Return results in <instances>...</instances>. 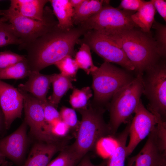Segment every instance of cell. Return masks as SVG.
Returning a JSON list of instances; mask_svg holds the SVG:
<instances>
[{
  "instance_id": "9a60e30c",
  "label": "cell",
  "mask_w": 166,
  "mask_h": 166,
  "mask_svg": "<svg viewBox=\"0 0 166 166\" xmlns=\"http://www.w3.org/2000/svg\"><path fill=\"white\" fill-rule=\"evenodd\" d=\"M64 147L59 140L49 142L37 140L22 166H46L54 155Z\"/></svg>"
},
{
  "instance_id": "7a4b0ae2",
  "label": "cell",
  "mask_w": 166,
  "mask_h": 166,
  "mask_svg": "<svg viewBox=\"0 0 166 166\" xmlns=\"http://www.w3.org/2000/svg\"><path fill=\"white\" fill-rule=\"evenodd\" d=\"M104 34L121 47L133 66L136 76L143 75L161 59L150 32L146 33L135 27Z\"/></svg>"
},
{
  "instance_id": "484cf974",
  "label": "cell",
  "mask_w": 166,
  "mask_h": 166,
  "mask_svg": "<svg viewBox=\"0 0 166 166\" xmlns=\"http://www.w3.org/2000/svg\"><path fill=\"white\" fill-rule=\"evenodd\" d=\"M22 44L11 25L3 17L0 18V47L12 44Z\"/></svg>"
},
{
  "instance_id": "4dcf8cb0",
  "label": "cell",
  "mask_w": 166,
  "mask_h": 166,
  "mask_svg": "<svg viewBox=\"0 0 166 166\" xmlns=\"http://www.w3.org/2000/svg\"><path fill=\"white\" fill-rule=\"evenodd\" d=\"M61 120L65 123L70 129H77L79 123L75 109L65 106L62 107L60 111Z\"/></svg>"
},
{
  "instance_id": "e575fe53",
  "label": "cell",
  "mask_w": 166,
  "mask_h": 166,
  "mask_svg": "<svg viewBox=\"0 0 166 166\" xmlns=\"http://www.w3.org/2000/svg\"><path fill=\"white\" fill-rule=\"evenodd\" d=\"M156 10L166 22V1L164 0H152Z\"/></svg>"
},
{
  "instance_id": "3957f363",
  "label": "cell",
  "mask_w": 166,
  "mask_h": 166,
  "mask_svg": "<svg viewBox=\"0 0 166 166\" xmlns=\"http://www.w3.org/2000/svg\"><path fill=\"white\" fill-rule=\"evenodd\" d=\"M78 111L81 119L76 139L69 147L79 161L95 147L100 139L112 135L108 124L104 119L105 109L102 106L89 105L87 109Z\"/></svg>"
},
{
  "instance_id": "1f68e13d",
  "label": "cell",
  "mask_w": 166,
  "mask_h": 166,
  "mask_svg": "<svg viewBox=\"0 0 166 166\" xmlns=\"http://www.w3.org/2000/svg\"><path fill=\"white\" fill-rule=\"evenodd\" d=\"M42 103L45 121L51 127L53 123L61 120L59 112L57 109V107L49 102L48 100Z\"/></svg>"
},
{
  "instance_id": "d590c367",
  "label": "cell",
  "mask_w": 166,
  "mask_h": 166,
  "mask_svg": "<svg viewBox=\"0 0 166 166\" xmlns=\"http://www.w3.org/2000/svg\"><path fill=\"white\" fill-rule=\"evenodd\" d=\"M106 161H104L99 164H93L90 158L88 156H84L81 159L79 164L76 166H105Z\"/></svg>"
},
{
  "instance_id": "d6986e66",
  "label": "cell",
  "mask_w": 166,
  "mask_h": 166,
  "mask_svg": "<svg viewBox=\"0 0 166 166\" xmlns=\"http://www.w3.org/2000/svg\"><path fill=\"white\" fill-rule=\"evenodd\" d=\"M110 1L84 0L78 8L74 9L73 22L79 26L98 13Z\"/></svg>"
},
{
  "instance_id": "44dd1931",
  "label": "cell",
  "mask_w": 166,
  "mask_h": 166,
  "mask_svg": "<svg viewBox=\"0 0 166 166\" xmlns=\"http://www.w3.org/2000/svg\"><path fill=\"white\" fill-rule=\"evenodd\" d=\"M156 10L152 1H146L139 11L131 15V18L136 27L149 33L155 21Z\"/></svg>"
},
{
  "instance_id": "4fadbf2b",
  "label": "cell",
  "mask_w": 166,
  "mask_h": 166,
  "mask_svg": "<svg viewBox=\"0 0 166 166\" xmlns=\"http://www.w3.org/2000/svg\"><path fill=\"white\" fill-rule=\"evenodd\" d=\"M27 126L24 120L14 132L0 139V153L18 166L23 161L28 146Z\"/></svg>"
},
{
  "instance_id": "6da1fadb",
  "label": "cell",
  "mask_w": 166,
  "mask_h": 166,
  "mask_svg": "<svg viewBox=\"0 0 166 166\" xmlns=\"http://www.w3.org/2000/svg\"><path fill=\"white\" fill-rule=\"evenodd\" d=\"M80 26L69 30L59 28L57 25L33 42L21 47L25 49L31 71L39 72L67 56L74 55V47L80 38L87 31Z\"/></svg>"
},
{
  "instance_id": "4316f807",
  "label": "cell",
  "mask_w": 166,
  "mask_h": 166,
  "mask_svg": "<svg viewBox=\"0 0 166 166\" xmlns=\"http://www.w3.org/2000/svg\"><path fill=\"white\" fill-rule=\"evenodd\" d=\"M79 161L69 146L64 147L58 155L46 166H76Z\"/></svg>"
},
{
  "instance_id": "e0dca14e",
  "label": "cell",
  "mask_w": 166,
  "mask_h": 166,
  "mask_svg": "<svg viewBox=\"0 0 166 166\" xmlns=\"http://www.w3.org/2000/svg\"><path fill=\"white\" fill-rule=\"evenodd\" d=\"M48 0H11L9 9L19 15L42 21L44 17L45 6Z\"/></svg>"
},
{
  "instance_id": "5b68a950",
  "label": "cell",
  "mask_w": 166,
  "mask_h": 166,
  "mask_svg": "<svg viewBox=\"0 0 166 166\" xmlns=\"http://www.w3.org/2000/svg\"><path fill=\"white\" fill-rule=\"evenodd\" d=\"M131 72L104 61L92 73L96 105L102 106L107 104L117 91L131 82L135 77Z\"/></svg>"
},
{
  "instance_id": "603a6c76",
  "label": "cell",
  "mask_w": 166,
  "mask_h": 166,
  "mask_svg": "<svg viewBox=\"0 0 166 166\" xmlns=\"http://www.w3.org/2000/svg\"><path fill=\"white\" fill-rule=\"evenodd\" d=\"M78 51L76 53L74 59L79 68L83 69L87 74H91L98 67L93 64L91 49L87 44H80Z\"/></svg>"
},
{
  "instance_id": "83f0119b",
  "label": "cell",
  "mask_w": 166,
  "mask_h": 166,
  "mask_svg": "<svg viewBox=\"0 0 166 166\" xmlns=\"http://www.w3.org/2000/svg\"><path fill=\"white\" fill-rule=\"evenodd\" d=\"M152 28L155 30V37L158 54L161 58L166 57V26L155 20Z\"/></svg>"
},
{
  "instance_id": "5bb4252c",
  "label": "cell",
  "mask_w": 166,
  "mask_h": 166,
  "mask_svg": "<svg viewBox=\"0 0 166 166\" xmlns=\"http://www.w3.org/2000/svg\"><path fill=\"white\" fill-rule=\"evenodd\" d=\"M0 107L6 129L14 121L20 118L23 108V99L18 89L0 80Z\"/></svg>"
},
{
  "instance_id": "8d00e7d4",
  "label": "cell",
  "mask_w": 166,
  "mask_h": 166,
  "mask_svg": "<svg viewBox=\"0 0 166 166\" xmlns=\"http://www.w3.org/2000/svg\"><path fill=\"white\" fill-rule=\"evenodd\" d=\"M84 0H69V2L74 9L79 7Z\"/></svg>"
},
{
  "instance_id": "74e56055",
  "label": "cell",
  "mask_w": 166,
  "mask_h": 166,
  "mask_svg": "<svg viewBox=\"0 0 166 166\" xmlns=\"http://www.w3.org/2000/svg\"><path fill=\"white\" fill-rule=\"evenodd\" d=\"M4 124V116L0 107V129L3 123Z\"/></svg>"
},
{
  "instance_id": "836d02e7",
  "label": "cell",
  "mask_w": 166,
  "mask_h": 166,
  "mask_svg": "<svg viewBox=\"0 0 166 166\" xmlns=\"http://www.w3.org/2000/svg\"><path fill=\"white\" fill-rule=\"evenodd\" d=\"M146 2L142 0H122L118 8L125 10L137 11Z\"/></svg>"
},
{
  "instance_id": "60d3db41",
  "label": "cell",
  "mask_w": 166,
  "mask_h": 166,
  "mask_svg": "<svg viewBox=\"0 0 166 166\" xmlns=\"http://www.w3.org/2000/svg\"><path fill=\"white\" fill-rule=\"evenodd\" d=\"M163 166H166V164H165L164 165H163Z\"/></svg>"
},
{
  "instance_id": "ab89813d",
  "label": "cell",
  "mask_w": 166,
  "mask_h": 166,
  "mask_svg": "<svg viewBox=\"0 0 166 166\" xmlns=\"http://www.w3.org/2000/svg\"><path fill=\"white\" fill-rule=\"evenodd\" d=\"M5 157L0 153V164H2V163L5 161L4 160Z\"/></svg>"
},
{
  "instance_id": "30bf717a",
  "label": "cell",
  "mask_w": 166,
  "mask_h": 166,
  "mask_svg": "<svg viewBox=\"0 0 166 166\" xmlns=\"http://www.w3.org/2000/svg\"><path fill=\"white\" fill-rule=\"evenodd\" d=\"M87 44L105 61L118 65L133 71L134 68L124 52L117 43L107 36L93 30L87 31L77 43Z\"/></svg>"
},
{
  "instance_id": "8fae6325",
  "label": "cell",
  "mask_w": 166,
  "mask_h": 166,
  "mask_svg": "<svg viewBox=\"0 0 166 166\" xmlns=\"http://www.w3.org/2000/svg\"><path fill=\"white\" fill-rule=\"evenodd\" d=\"M18 89L23 97L24 120L30 128L31 134L38 141L49 142L59 140L53 135L50 126L45 121L42 103L31 94Z\"/></svg>"
},
{
  "instance_id": "ffe728a7",
  "label": "cell",
  "mask_w": 166,
  "mask_h": 166,
  "mask_svg": "<svg viewBox=\"0 0 166 166\" xmlns=\"http://www.w3.org/2000/svg\"><path fill=\"white\" fill-rule=\"evenodd\" d=\"M130 123V121L128 122L123 131L116 137L117 145L106 161L105 166H125V160L127 158L126 144Z\"/></svg>"
},
{
  "instance_id": "ac0fdd59",
  "label": "cell",
  "mask_w": 166,
  "mask_h": 166,
  "mask_svg": "<svg viewBox=\"0 0 166 166\" xmlns=\"http://www.w3.org/2000/svg\"><path fill=\"white\" fill-rule=\"evenodd\" d=\"M53 12L57 20V26L64 30L74 27L73 17L74 9L69 0H50Z\"/></svg>"
},
{
  "instance_id": "8992f818",
  "label": "cell",
  "mask_w": 166,
  "mask_h": 166,
  "mask_svg": "<svg viewBox=\"0 0 166 166\" xmlns=\"http://www.w3.org/2000/svg\"><path fill=\"white\" fill-rule=\"evenodd\" d=\"M143 94L148 101L147 109L164 121L166 119V61L161 58L142 76Z\"/></svg>"
},
{
  "instance_id": "52a82bcc",
  "label": "cell",
  "mask_w": 166,
  "mask_h": 166,
  "mask_svg": "<svg viewBox=\"0 0 166 166\" xmlns=\"http://www.w3.org/2000/svg\"><path fill=\"white\" fill-rule=\"evenodd\" d=\"M2 16L11 25L22 44L20 48L44 35L57 25L50 8H45L44 17L42 21L32 19L21 15L8 9L0 10Z\"/></svg>"
},
{
  "instance_id": "f546056e",
  "label": "cell",
  "mask_w": 166,
  "mask_h": 166,
  "mask_svg": "<svg viewBox=\"0 0 166 166\" xmlns=\"http://www.w3.org/2000/svg\"><path fill=\"white\" fill-rule=\"evenodd\" d=\"M26 59V56L10 51L0 52V69L10 67Z\"/></svg>"
},
{
  "instance_id": "cb8c5ba5",
  "label": "cell",
  "mask_w": 166,
  "mask_h": 166,
  "mask_svg": "<svg viewBox=\"0 0 166 166\" xmlns=\"http://www.w3.org/2000/svg\"><path fill=\"white\" fill-rule=\"evenodd\" d=\"M30 72L26 59L10 67L0 69V80L24 78L28 77Z\"/></svg>"
},
{
  "instance_id": "7c38bea8",
  "label": "cell",
  "mask_w": 166,
  "mask_h": 166,
  "mask_svg": "<svg viewBox=\"0 0 166 166\" xmlns=\"http://www.w3.org/2000/svg\"><path fill=\"white\" fill-rule=\"evenodd\" d=\"M129 130V140L126 146L128 157L139 143L146 137L157 124L159 119L146 109L141 100L134 112Z\"/></svg>"
},
{
  "instance_id": "2e32d148",
  "label": "cell",
  "mask_w": 166,
  "mask_h": 166,
  "mask_svg": "<svg viewBox=\"0 0 166 166\" xmlns=\"http://www.w3.org/2000/svg\"><path fill=\"white\" fill-rule=\"evenodd\" d=\"M53 74L46 75L31 71L28 80L18 85L19 89L28 93L42 103L47 101L46 96L52 82Z\"/></svg>"
},
{
  "instance_id": "9c48e42d",
  "label": "cell",
  "mask_w": 166,
  "mask_h": 166,
  "mask_svg": "<svg viewBox=\"0 0 166 166\" xmlns=\"http://www.w3.org/2000/svg\"><path fill=\"white\" fill-rule=\"evenodd\" d=\"M136 155L127 157V166H163L166 164V130L156 125Z\"/></svg>"
},
{
  "instance_id": "ba28073f",
  "label": "cell",
  "mask_w": 166,
  "mask_h": 166,
  "mask_svg": "<svg viewBox=\"0 0 166 166\" xmlns=\"http://www.w3.org/2000/svg\"><path fill=\"white\" fill-rule=\"evenodd\" d=\"M134 13V11L121 10L108 4L79 26L87 31L93 30L104 34L136 27L131 18Z\"/></svg>"
},
{
  "instance_id": "277c9868",
  "label": "cell",
  "mask_w": 166,
  "mask_h": 166,
  "mask_svg": "<svg viewBox=\"0 0 166 166\" xmlns=\"http://www.w3.org/2000/svg\"><path fill=\"white\" fill-rule=\"evenodd\" d=\"M142 76H135L112 98L109 105L110 120L108 124L112 135H115L122 124L128 122L141 100L143 92Z\"/></svg>"
},
{
  "instance_id": "d4e9b609",
  "label": "cell",
  "mask_w": 166,
  "mask_h": 166,
  "mask_svg": "<svg viewBox=\"0 0 166 166\" xmlns=\"http://www.w3.org/2000/svg\"><path fill=\"white\" fill-rule=\"evenodd\" d=\"M92 96V90L89 86L81 89L74 88L70 96L69 102L75 110L85 109L88 107L89 101Z\"/></svg>"
},
{
  "instance_id": "d6a6232c",
  "label": "cell",
  "mask_w": 166,
  "mask_h": 166,
  "mask_svg": "<svg viewBox=\"0 0 166 166\" xmlns=\"http://www.w3.org/2000/svg\"><path fill=\"white\" fill-rule=\"evenodd\" d=\"M51 128L53 135L58 139L66 136L70 129L69 126L61 120L53 123L51 125Z\"/></svg>"
},
{
  "instance_id": "f35d334b",
  "label": "cell",
  "mask_w": 166,
  "mask_h": 166,
  "mask_svg": "<svg viewBox=\"0 0 166 166\" xmlns=\"http://www.w3.org/2000/svg\"><path fill=\"white\" fill-rule=\"evenodd\" d=\"M11 163L6 161H5L1 164V166H11Z\"/></svg>"
},
{
  "instance_id": "f1b7e54d",
  "label": "cell",
  "mask_w": 166,
  "mask_h": 166,
  "mask_svg": "<svg viewBox=\"0 0 166 166\" xmlns=\"http://www.w3.org/2000/svg\"><path fill=\"white\" fill-rule=\"evenodd\" d=\"M54 65L59 69L60 73L76 80V76L79 69L72 56H66Z\"/></svg>"
},
{
  "instance_id": "7402d4cb",
  "label": "cell",
  "mask_w": 166,
  "mask_h": 166,
  "mask_svg": "<svg viewBox=\"0 0 166 166\" xmlns=\"http://www.w3.org/2000/svg\"><path fill=\"white\" fill-rule=\"evenodd\" d=\"M74 80H75L60 73L53 74L51 82L53 92L47 99L48 101L57 107L63 96L69 89L74 88L72 84Z\"/></svg>"
}]
</instances>
